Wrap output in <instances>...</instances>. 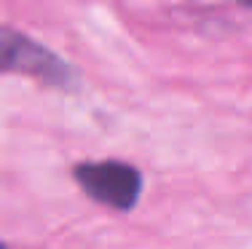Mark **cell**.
<instances>
[{
    "mask_svg": "<svg viewBox=\"0 0 252 249\" xmlns=\"http://www.w3.org/2000/svg\"><path fill=\"white\" fill-rule=\"evenodd\" d=\"M75 182L83 193L94 201L110 206V209H131L142 193V177L134 166L121 161H97V164H78Z\"/></svg>",
    "mask_w": 252,
    "mask_h": 249,
    "instance_id": "obj_2",
    "label": "cell"
},
{
    "mask_svg": "<svg viewBox=\"0 0 252 249\" xmlns=\"http://www.w3.org/2000/svg\"><path fill=\"white\" fill-rule=\"evenodd\" d=\"M0 249H5V247H3V244H0Z\"/></svg>",
    "mask_w": 252,
    "mask_h": 249,
    "instance_id": "obj_4",
    "label": "cell"
},
{
    "mask_svg": "<svg viewBox=\"0 0 252 249\" xmlns=\"http://www.w3.org/2000/svg\"><path fill=\"white\" fill-rule=\"evenodd\" d=\"M239 3H244V5H250V8H252V0H239Z\"/></svg>",
    "mask_w": 252,
    "mask_h": 249,
    "instance_id": "obj_3",
    "label": "cell"
},
{
    "mask_svg": "<svg viewBox=\"0 0 252 249\" xmlns=\"http://www.w3.org/2000/svg\"><path fill=\"white\" fill-rule=\"evenodd\" d=\"M0 70L3 73H22L49 86H73L75 73L62 56H57L46 46L32 38L0 25Z\"/></svg>",
    "mask_w": 252,
    "mask_h": 249,
    "instance_id": "obj_1",
    "label": "cell"
}]
</instances>
